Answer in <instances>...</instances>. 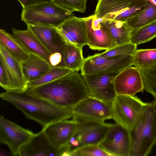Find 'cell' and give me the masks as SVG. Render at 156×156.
I'll return each mask as SVG.
<instances>
[{
    "mask_svg": "<svg viewBox=\"0 0 156 156\" xmlns=\"http://www.w3.org/2000/svg\"><path fill=\"white\" fill-rule=\"evenodd\" d=\"M27 90L32 94L57 106L66 108H73L90 96L83 76L75 71Z\"/></svg>",
    "mask_w": 156,
    "mask_h": 156,
    "instance_id": "1",
    "label": "cell"
},
{
    "mask_svg": "<svg viewBox=\"0 0 156 156\" xmlns=\"http://www.w3.org/2000/svg\"><path fill=\"white\" fill-rule=\"evenodd\" d=\"M1 98L21 111L27 119L34 120L44 128L50 124L72 118L73 108L57 106L48 101L24 91H6Z\"/></svg>",
    "mask_w": 156,
    "mask_h": 156,
    "instance_id": "2",
    "label": "cell"
},
{
    "mask_svg": "<svg viewBox=\"0 0 156 156\" xmlns=\"http://www.w3.org/2000/svg\"><path fill=\"white\" fill-rule=\"evenodd\" d=\"M131 140L130 156L148 155L156 143V124L151 103H147L129 131Z\"/></svg>",
    "mask_w": 156,
    "mask_h": 156,
    "instance_id": "3",
    "label": "cell"
},
{
    "mask_svg": "<svg viewBox=\"0 0 156 156\" xmlns=\"http://www.w3.org/2000/svg\"><path fill=\"white\" fill-rule=\"evenodd\" d=\"M72 119L76 123V130L64 148L62 156H68L72 152L87 145L99 144L114 124L96 120L74 114Z\"/></svg>",
    "mask_w": 156,
    "mask_h": 156,
    "instance_id": "4",
    "label": "cell"
},
{
    "mask_svg": "<svg viewBox=\"0 0 156 156\" xmlns=\"http://www.w3.org/2000/svg\"><path fill=\"white\" fill-rule=\"evenodd\" d=\"M21 16L22 20L27 25H42L57 28L74 16L72 12L52 2L23 9Z\"/></svg>",
    "mask_w": 156,
    "mask_h": 156,
    "instance_id": "5",
    "label": "cell"
},
{
    "mask_svg": "<svg viewBox=\"0 0 156 156\" xmlns=\"http://www.w3.org/2000/svg\"><path fill=\"white\" fill-rule=\"evenodd\" d=\"M94 15L99 19L126 21L142 11L144 5L140 0H97Z\"/></svg>",
    "mask_w": 156,
    "mask_h": 156,
    "instance_id": "6",
    "label": "cell"
},
{
    "mask_svg": "<svg viewBox=\"0 0 156 156\" xmlns=\"http://www.w3.org/2000/svg\"><path fill=\"white\" fill-rule=\"evenodd\" d=\"M134 96L117 95L112 103V119L129 131L132 129L147 104Z\"/></svg>",
    "mask_w": 156,
    "mask_h": 156,
    "instance_id": "7",
    "label": "cell"
},
{
    "mask_svg": "<svg viewBox=\"0 0 156 156\" xmlns=\"http://www.w3.org/2000/svg\"><path fill=\"white\" fill-rule=\"evenodd\" d=\"M133 56L126 55L118 57L105 58L99 53L89 56L84 58L81 69V74L85 75L96 73L121 72L132 66Z\"/></svg>",
    "mask_w": 156,
    "mask_h": 156,
    "instance_id": "8",
    "label": "cell"
},
{
    "mask_svg": "<svg viewBox=\"0 0 156 156\" xmlns=\"http://www.w3.org/2000/svg\"><path fill=\"white\" fill-rule=\"evenodd\" d=\"M120 72L83 76L90 96L105 102L112 103L117 95L114 85L115 80Z\"/></svg>",
    "mask_w": 156,
    "mask_h": 156,
    "instance_id": "9",
    "label": "cell"
},
{
    "mask_svg": "<svg viewBox=\"0 0 156 156\" xmlns=\"http://www.w3.org/2000/svg\"><path fill=\"white\" fill-rule=\"evenodd\" d=\"M31 131L3 116L0 117V142L6 145L14 156L19 155L21 147L33 136Z\"/></svg>",
    "mask_w": 156,
    "mask_h": 156,
    "instance_id": "10",
    "label": "cell"
},
{
    "mask_svg": "<svg viewBox=\"0 0 156 156\" xmlns=\"http://www.w3.org/2000/svg\"><path fill=\"white\" fill-rule=\"evenodd\" d=\"M99 145L111 156H130V131L121 125L114 123Z\"/></svg>",
    "mask_w": 156,
    "mask_h": 156,
    "instance_id": "11",
    "label": "cell"
},
{
    "mask_svg": "<svg viewBox=\"0 0 156 156\" xmlns=\"http://www.w3.org/2000/svg\"><path fill=\"white\" fill-rule=\"evenodd\" d=\"M0 64L3 67L9 83V91H22L27 89L28 83L21 63L0 44Z\"/></svg>",
    "mask_w": 156,
    "mask_h": 156,
    "instance_id": "12",
    "label": "cell"
},
{
    "mask_svg": "<svg viewBox=\"0 0 156 156\" xmlns=\"http://www.w3.org/2000/svg\"><path fill=\"white\" fill-rule=\"evenodd\" d=\"M73 111L74 114L96 120L105 122L112 119V103L91 96L77 104Z\"/></svg>",
    "mask_w": 156,
    "mask_h": 156,
    "instance_id": "13",
    "label": "cell"
},
{
    "mask_svg": "<svg viewBox=\"0 0 156 156\" xmlns=\"http://www.w3.org/2000/svg\"><path fill=\"white\" fill-rule=\"evenodd\" d=\"M114 85L117 95L134 96L144 90L140 70L134 66H129L120 72L115 78Z\"/></svg>",
    "mask_w": 156,
    "mask_h": 156,
    "instance_id": "14",
    "label": "cell"
},
{
    "mask_svg": "<svg viewBox=\"0 0 156 156\" xmlns=\"http://www.w3.org/2000/svg\"><path fill=\"white\" fill-rule=\"evenodd\" d=\"M68 119L52 123L42 130L52 145L57 149L63 150V152L76 127V123L73 119Z\"/></svg>",
    "mask_w": 156,
    "mask_h": 156,
    "instance_id": "15",
    "label": "cell"
},
{
    "mask_svg": "<svg viewBox=\"0 0 156 156\" xmlns=\"http://www.w3.org/2000/svg\"><path fill=\"white\" fill-rule=\"evenodd\" d=\"M87 44L91 49L107 50L117 45L94 15L87 17Z\"/></svg>",
    "mask_w": 156,
    "mask_h": 156,
    "instance_id": "16",
    "label": "cell"
},
{
    "mask_svg": "<svg viewBox=\"0 0 156 156\" xmlns=\"http://www.w3.org/2000/svg\"><path fill=\"white\" fill-rule=\"evenodd\" d=\"M87 20L74 16L57 28L66 42L83 48L87 44Z\"/></svg>",
    "mask_w": 156,
    "mask_h": 156,
    "instance_id": "17",
    "label": "cell"
},
{
    "mask_svg": "<svg viewBox=\"0 0 156 156\" xmlns=\"http://www.w3.org/2000/svg\"><path fill=\"white\" fill-rule=\"evenodd\" d=\"M63 150H58L51 144L42 130L34 134L32 138L20 148V156H62Z\"/></svg>",
    "mask_w": 156,
    "mask_h": 156,
    "instance_id": "18",
    "label": "cell"
},
{
    "mask_svg": "<svg viewBox=\"0 0 156 156\" xmlns=\"http://www.w3.org/2000/svg\"><path fill=\"white\" fill-rule=\"evenodd\" d=\"M51 53L62 54L66 41L55 27L42 25H27Z\"/></svg>",
    "mask_w": 156,
    "mask_h": 156,
    "instance_id": "19",
    "label": "cell"
},
{
    "mask_svg": "<svg viewBox=\"0 0 156 156\" xmlns=\"http://www.w3.org/2000/svg\"><path fill=\"white\" fill-rule=\"evenodd\" d=\"M12 31L14 36L29 53L38 55L49 62L51 53L28 27L25 30L13 28Z\"/></svg>",
    "mask_w": 156,
    "mask_h": 156,
    "instance_id": "20",
    "label": "cell"
},
{
    "mask_svg": "<svg viewBox=\"0 0 156 156\" xmlns=\"http://www.w3.org/2000/svg\"><path fill=\"white\" fill-rule=\"evenodd\" d=\"M21 63L28 83L40 77L52 67L45 59L33 53H29L28 57Z\"/></svg>",
    "mask_w": 156,
    "mask_h": 156,
    "instance_id": "21",
    "label": "cell"
},
{
    "mask_svg": "<svg viewBox=\"0 0 156 156\" xmlns=\"http://www.w3.org/2000/svg\"><path fill=\"white\" fill-rule=\"evenodd\" d=\"M99 19L101 26L108 32L117 45L131 43L132 29L126 21Z\"/></svg>",
    "mask_w": 156,
    "mask_h": 156,
    "instance_id": "22",
    "label": "cell"
},
{
    "mask_svg": "<svg viewBox=\"0 0 156 156\" xmlns=\"http://www.w3.org/2000/svg\"><path fill=\"white\" fill-rule=\"evenodd\" d=\"M0 44L21 63L28 56L29 53L13 35L5 30H0Z\"/></svg>",
    "mask_w": 156,
    "mask_h": 156,
    "instance_id": "23",
    "label": "cell"
},
{
    "mask_svg": "<svg viewBox=\"0 0 156 156\" xmlns=\"http://www.w3.org/2000/svg\"><path fill=\"white\" fill-rule=\"evenodd\" d=\"M62 55L65 67L73 71L79 72L80 70L84 60L82 48L66 42Z\"/></svg>",
    "mask_w": 156,
    "mask_h": 156,
    "instance_id": "24",
    "label": "cell"
},
{
    "mask_svg": "<svg viewBox=\"0 0 156 156\" xmlns=\"http://www.w3.org/2000/svg\"><path fill=\"white\" fill-rule=\"evenodd\" d=\"M156 20V5L147 0L144 9L126 22L133 30L140 28Z\"/></svg>",
    "mask_w": 156,
    "mask_h": 156,
    "instance_id": "25",
    "label": "cell"
},
{
    "mask_svg": "<svg viewBox=\"0 0 156 156\" xmlns=\"http://www.w3.org/2000/svg\"><path fill=\"white\" fill-rule=\"evenodd\" d=\"M156 65V48L136 49L133 55L132 66L140 69L149 68Z\"/></svg>",
    "mask_w": 156,
    "mask_h": 156,
    "instance_id": "26",
    "label": "cell"
},
{
    "mask_svg": "<svg viewBox=\"0 0 156 156\" xmlns=\"http://www.w3.org/2000/svg\"><path fill=\"white\" fill-rule=\"evenodd\" d=\"M73 71L64 67L53 66L39 78L29 82L27 89L32 88L61 78Z\"/></svg>",
    "mask_w": 156,
    "mask_h": 156,
    "instance_id": "27",
    "label": "cell"
},
{
    "mask_svg": "<svg viewBox=\"0 0 156 156\" xmlns=\"http://www.w3.org/2000/svg\"><path fill=\"white\" fill-rule=\"evenodd\" d=\"M156 37V20L140 28L133 29L131 43L137 45L148 42Z\"/></svg>",
    "mask_w": 156,
    "mask_h": 156,
    "instance_id": "28",
    "label": "cell"
},
{
    "mask_svg": "<svg viewBox=\"0 0 156 156\" xmlns=\"http://www.w3.org/2000/svg\"><path fill=\"white\" fill-rule=\"evenodd\" d=\"M137 45L132 43L122 44L116 46L102 53H99L101 57L111 58L121 56H133L137 49Z\"/></svg>",
    "mask_w": 156,
    "mask_h": 156,
    "instance_id": "29",
    "label": "cell"
},
{
    "mask_svg": "<svg viewBox=\"0 0 156 156\" xmlns=\"http://www.w3.org/2000/svg\"><path fill=\"white\" fill-rule=\"evenodd\" d=\"M140 70L144 90L156 99V65L148 69Z\"/></svg>",
    "mask_w": 156,
    "mask_h": 156,
    "instance_id": "30",
    "label": "cell"
},
{
    "mask_svg": "<svg viewBox=\"0 0 156 156\" xmlns=\"http://www.w3.org/2000/svg\"><path fill=\"white\" fill-rule=\"evenodd\" d=\"M68 156H111L98 144L87 145L70 153Z\"/></svg>",
    "mask_w": 156,
    "mask_h": 156,
    "instance_id": "31",
    "label": "cell"
},
{
    "mask_svg": "<svg viewBox=\"0 0 156 156\" xmlns=\"http://www.w3.org/2000/svg\"><path fill=\"white\" fill-rule=\"evenodd\" d=\"M87 0H53L61 7L71 12H85Z\"/></svg>",
    "mask_w": 156,
    "mask_h": 156,
    "instance_id": "32",
    "label": "cell"
},
{
    "mask_svg": "<svg viewBox=\"0 0 156 156\" xmlns=\"http://www.w3.org/2000/svg\"><path fill=\"white\" fill-rule=\"evenodd\" d=\"M21 4L23 9L46 3L51 2L53 0H17Z\"/></svg>",
    "mask_w": 156,
    "mask_h": 156,
    "instance_id": "33",
    "label": "cell"
},
{
    "mask_svg": "<svg viewBox=\"0 0 156 156\" xmlns=\"http://www.w3.org/2000/svg\"><path fill=\"white\" fill-rule=\"evenodd\" d=\"M0 85L6 91L9 90V83L7 75L2 65L0 64Z\"/></svg>",
    "mask_w": 156,
    "mask_h": 156,
    "instance_id": "34",
    "label": "cell"
},
{
    "mask_svg": "<svg viewBox=\"0 0 156 156\" xmlns=\"http://www.w3.org/2000/svg\"><path fill=\"white\" fill-rule=\"evenodd\" d=\"M152 105L153 114L156 124V99L153 102H151Z\"/></svg>",
    "mask_w": 156,
    "mask_h": 156,
    "instance_id": "35",
    "label": "cell"
},
{
    "mask_svg": "<svg viewBox=\"0 0 156 156\" xmlns=\"http://www.w3.org/2000/svg\"><path fill=\"white\" fill-rule=\"evenodd\" d=\"M154 4L156 5V0H151Z\"/></svg>",
    "mask_w": 156,
    "mask_h": 156,
    "instance_id": "36",
    "label": "cell"
}]
</instances>
